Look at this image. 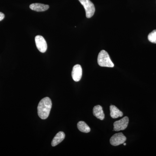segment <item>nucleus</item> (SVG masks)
Listing matches in <instances>:
<instances>
[{
	"label": "nucleus",
	"instance_id": "obj_1",
	"mask_svg": "<svg viewBox=\"0 0 156 156\" xmlns=\"http://www.w3.org/2000/svg\"><path fill=\"white\" fill-rule=\"evenodd\" d=\"M52 105V101L48 97H45L40 101L37 107V112L38 115L41 119H46L48 118Z\"/></svg>",
	"mask_w": 156,
	"mask_h": 156
},
{
	"label": "nucleus",
	"instance_id": "obj_2",
	"mask_svg": "<svg viewBox=\"0 0 156 156\" xmlns=\"http://www.w3.org/2000/svg\"><path fill=\"white\" fill-rule=\"evenodd\" d=\"M98 63L101 67H113L114 64L110 58L108 53L104 50H101L98 57Z\"/></svg>",
	"mask_w": 156,
	"mask_h": 156
},
{
	"label": "nucleus",
	"instance_id": "obj_3",
	"mask_svg": "<svg viewBox=\"0 0 156 156\" xmlns=\"http://www.w3.org/2000/svg\"><path fill=\"white\" fill-rule=\"evenodd\" d=\"M80 3L83 6L86 13V17L91 18L94 15L95 8L94 4L90 0H79Z\"/></svg>",
	"mask_w": 156,
	"mask_h": 156
},
{
	"label": "nucleus",
	"instance_id": "obj_4",
	"mask_svg": "<svg viewBox=\"0 0 156 156\" xmlns=\"http://www.w3.org/2000/svg\"><path fill=\"white\" fill-rule=\"evenodd\" d=\"M129 119L128 117H124L122 119L116 121L114 123V131H118L124 130L128 127Z\"/></svg>",
	"mask_w": 156,
	"mask_h": 156
},
{
	"label": "nucleus",
	"instance_id": "obj_5",
	"mask_svg": "<svg viewBox=\"0 0 156 156\" xmlns=\"http://www.w3.org/2000/svg\"><path fill=\"white\" fill-rule=\"evenodd\" d=\"M35 41L38 50L42 53H45L47 51L48 45L44 37L42 36H37L35 38Z\"/></svg>",
	"mask_w": 156,
	"mask_h": 156
},
{
	"label": "nucleus",
	"instance_id": "obj_6",
	"mask_svg": "<svg viewBox=\"0 0 156 156\" xmlns=\"http://www.w3.org/2000/svg\"><path fill=\"white\" fill-rule=\"evenodd\" d=\"M126 140V136L122 133H117L113 135L110 142L112 145L116 146L123 144Z\"/></svg>",
	"mask_w": 156,
	"mask_h": 156
},
{
	"label": "nucleus",
	"instance_id": "obj_7",
	"mask_svg": "<svg viewBox=\"0 0 156 156\" xmlns=\"http://www.w3.org/2000/svg\"><path fill=\"white\" fill-rule=\"evenodd\" d=\"M83 70L82 67L80 65L77 64L73 67L72 76L74 81L79 82L82 76Z\"/></svg>",
	"mask_w": 156,
	"mask_h": 156
},
{
	"label": "nucleus",
	"instance_id": "obj_8",
	"mask_svg": "<svg viewBox=\"0 0 156 156\" xmlns=\"http://www.w3.org/2000/svg\"><path fill=\"white\" fill-rule=\"evenodd\" d=\"M30 8L33 11L37 12H42L48 10L49 8L48 5L40 3H34L30 5Z\"/></svg>",
	"mask_w": 156,
	"mask_h": 156
},
{
	"label": "nucleus",
	"instance_id": "obj_9",
	"mask_svg": "<svg viewBox=\"0 0 156 156\" xmlns=\"http://www.w3.org/2000/svg\"><path fill=\"white\" fill-rule=\"evenodd\" d=\"M93 113L94 115L99 119L103 120L105 119L103 109L100 105H97L94 107L93 109Z\"/></svg>",
	"mask_w": 156,
	"mask_h": 156
},
{
	"label": "nucleus",
	"instance_id": "obj_10",
	"mask_svg": "<svg viewBox=\"0 0 156 156\" xmlns=\"http://www.w3.org/2000/svg\"><path fill=\"white\" fill-rule=\"evenodd\" d=\"M65 137V134L64 132L62 131L58 132L56 136H54L51 143V145L53 147L56 146L60 143L64 139Z\"/></svg>",
	"mask_w": 156,
	"mask_h": 156
},
{
	"label": "nucleus",
	"instance_id": "obj_11",
	"mask_svg": "<svg viewBox=\"0 0 156 156\" xmlns=\"http://www.w3.org/2000/svg\"><path fill=\"white\" fill-rule=\"evenodd\" d=\"M110 110L111 116L113 119H116L119 117H122L123 115L122 112L120 111L119 109L117 108L115 105H111L110 106Z\"/></svg>",
	"mask_w": 156,
	"mask_h": 156
},
{
	"label": "nucleus",
	"instance_id": "obj_12",
	"mask_svg": "<svg viewBox=\"0 0 156 156\" xmlns=\"http://www.w3.org/2000/svg\"><path fill=\"white\" fill-rule=\"evenodd\" d=\"M77 127L78 129L81 132H83V133H89L91 131L90 128H89V126L83 121H80L77 124Z\"/></svg>",
	"mask_w": 156,
	"mask_h": 156
},
{
	"label": "nucleus",
	"instance_id": "obj_13",
	"mask_svg": "<svg viewBox=\"0 0 156 156\" xmlns=\"http://www.w3.org/2000/svg\"><path fill=\"white\" fill-rule=\"evenodd\" d=\"M148 39L151 43L156 44V30H154L149 34Z\"/></svg>",
	"mask_w": 156,
	"mask_h": 156
},
{
	"label": "nucleus",
	"instance_id": "obj_14",
	"mask_svg": "<svg viewBox=\"0 0 156 156\" xmlns=\"http://www.w3.org/2000/svg\"><path fill=\"white\" fill-rule=\"evenodd\" d=\"M5 14H3L2 12H0V21L2 20L5 18Z\"/></svg>",
	"mask_w": 156,
	"mask_h": 156
},
{
	"label": "nucleus",
	"instance_id": "obj_15",
	"mask_svg": "<svg viewBox=\"0 0 156 156\" xmlns=\"http://www.w3.org/2000/svg\"><path fill=\"white\" fill-rule=\"evenodd\" d=\"M123 144H124V146H126V143H123Z\"/></svg>",
	"mask_w": 156,
	"mask_h": 156
}]
</instances>
